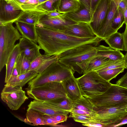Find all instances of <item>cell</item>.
<instances>
[{"label": "cell", "mask_w": 127, "mask_h": 127, "mask_svg": "<svg viewBox=\"0 0 127 127\" xmlns=\"http://www.w3.org/2000/svg\"><path fill=\"white\" fill-rule=\"evenodd\" d=\"M37 41L44 54L58 55L67 50L87 43L100 42L103 40L96 36L79 38L64 32L43 27H36Z\"/></svg>", "instance_id": "cell-1"}, {"label": "cell", "mask_w": 127, "mask_h": 127, "mask_svg": "<svg viewBox=\"0 0 127 127\" xmlns=\"http://www.w3.org/2000/svg\"><path fill=\"white\" fill-rule=\"evenodd\" d=\"M99 42L87 43L76 47L63 52L58 56L60 63L76 71L83 73L77 64L80 63L96 55V47Z\"/></svg>", "instance_id": "cell-2"}, {"label": "cell", "mask_w": 127, "mask_h": 127, "mask_svg": "<svg viewBox=\"0 0 127 127\" xmlns=\"http://www.w3.org/2000/svg\"><path fill=\"white\" fill-rule=\"evenodd\" d=\"M75 72L58 60L28 83V88L37 87L53 82H60L74 75Z\"/></svg>", "instance_id": "cell-3"}, {"label": "cell", "mask_w": 127, "mask_h": 127, "mask_svg": "<svg viewBox=\"0 0 127 127\" xmlns=\"http://www.w3.org/2000/svg\"><path fill=\"white\" fill-rule=\"evenodd\" d=\"M76 79L82 95L87 98L103 94L112 84L103 78L95 71L83 74Z\"/></svg>", "instance_id": "cell-4"}, {"label": "cell", "mask_w": 127, "mask_h": 127, "mask_svg": "<svg viewBox=\"0 0 127 127\" xmlns=\"http://www.w3.org/2000/svg\"><path fill=\"white\" fill-rule=\"evenodd\" d=\"M12 22L0 25V71L6 63L16 42L22 37Z\"/></svg>", "instance_id": "cell-5"}, {"label": "cell", "mask_w": 127, "mask_h": 127, "mask_svg": "<svg viewBox=\"0 0 127 127\" xmlns=\"http://www.w3.org/2000/svg\"><path fill=\"white\" fill-rule=\"evenodd\" d=\"M95 106L106 108L127 105V89L112 84L104 93L88 98Z\"/></svg>", "instance_id": "cell-6"}, {"label": "cell", "mask_w": 127, "mask_h": 127, "mask_svg": "<svg viewBox=\"0 0 127 127\" xmlns=\"http://www.w3.org/2000/svg\"><path fill=\"white\" fill-rule=\"evenodd\" d=\"M27 94L34 100L46 101L67 96L62 82H53L30 88H27Z\"/></svg>", "instance_id": "cell-7"}, {"label": "cell", "mask_w": 127, "mask_h": 127, "mask_svg": "<svg viewBox=\"0 0 127 127\" xmlns=\"http://www.w3.org/2000/svg\"><path fill=\"white\" fill-rule=\"evenodd\" d=\"M127 105L106 108L95 106L94 110L97 115L93 119L94 121L101 123L105 127H114L127 115V112L125 110Z\"/></svg>", "instance_id": "cell-8"}, {"label": "cell", "mask_w": 127, "mask_h": 127, "mask_svg": "<svg viewBox=\"0 0 127 127\" xmlns=\"http://www.w3.org/2000/svg\"><path fill=\"white\" fill-rule=\"evenodd\" d=\"M1 98L12 110L18 109L28 97L20 86H4L1 93Z\"/></svg>", "instance_id": "cell-9"}, {"label": "cell", "mask_w": 127, "mask_h": 127, "mask_svg": "<svg viewBox=\"0 0 127 127\" xmlns=\"http://www.w3.org/2000/svg\"><path fill=\"white\" fill-rule=\"evenodd\" d=\"M24 11L15 0H0V25L15 22Z\"/></svg>", "instance_id": "cell-10"}, {"label": "cell", "mask_w": 127, "mask_h": 127, "mask_svg": "<svg viewBox=\"0 0 127 127\" xmlns=\"http://www.w3.org/2000/svg\"><path fill=\"white\" fill-rule=\"evenodd\" d=\"M77 23L66 16L64 14L56 17H50L46 14L39 20L36 26L63 32L65 27Z\"/></svg>", "instance_id": "cell-11"}, {"label": "cell", "mask_w": 127, "mask_h": 127, "mask_svg": "<svg viewBox=\"0 0 127 127\" xmlns=\"http://www.w3.org/2000/svg\"><path fill=\"white\" fill-rule=\"evenodd\" d=\"M110 2L111 0H100L93 12L90 24L96 35L106 17Z\"/></svg>", "instance_id": "cell-12"}, {"label": "cell", "mask_w": 127, "mask_h": 127, "mask_svg": "<svg viewBox=\"0 0 127 127\" xmlns=\"http://www.w3.org/2000/svg\"><path fill=\"white\" fill-rule=\"evenodd\" d=\"M63 32L79 38L93 37L97 36L90 24L84 22L78 23L66 26Z\"/></svg>", "instance_id": "cell-13"}, {"label": "cell", "mask_w": 127, "mask_h": 127, "mask_svg": "<svg viewBox=\"0 0 127 127\" xmlns=\"http://www.w3.org/2000/svg\"><path fill=\"white\" fill-rule=\"evenodd\" d=\"M118 8L113 0H111L110 4L106 17L96 35L104 39L118 32L113 30L111 25L113 20L118 11Z\"/></svg>", "instance_id": "cell-14"}, {"label": "cell", "mask_w": 127, "mask_h": 127, "mask_svg": "<svg viewBox=\"0 0 127 127\" xmlns=\"http://www.w3.org/2000/svg\"><path fill=\"white\" fill-rule=\"evenodd\" d=\"M18 44L20 54L31 62L41 54L39 46L26 38L22 37L19 39Z\"/></svg>", "instance_id": "cell-15"}, {"label": "cell", "mask_w": 127, "mask_h": 127, "mask_svg": "<svg viewBox=\"0 0 127 127\" xmlns=\"http://www.w3.org/2000/svg\"><path fill=\"white\" fill-rule=\"evenodd\" d=\"M32 109L43 114L51 115L60 114H68L70 112L60 109L45 101L34 100L28 105Z\"/></svg>", "instance_id": "cell-16"}, {"label": "cell", "mask_w": 127, "mask_h": 127, "mask_svg": "<svg viewBox=\"0 0 127 127\" xmlns=\"http://www.w3.org/2000/svg\"><path fill=\"white\" fill-rule=\"evenodd\" d=\"M57 59V55L41 54L31 62L29 71H35L40 74Z\"/></svg>", "instance_id": "cell-17"}, {"label": "cell", "mask_w": 127, "mask_h": 127, "mask_svg": "<svg viewBox=\"0 0 127 127\" xmlns=\"http://www.w3.org/2000/svg\"><path fill=\"white\" fill-rule=\"evenodd\" d=\"M93 13L90 9L81 3L80 7L78 10L64 14L66 16L77 23L84 22L90 24Z\"/></svg>", "instance_id": "cell-18"}, {"label": "cell", "mask_w": 127, "mask_h": 127, "mask_svg": "<svg viewBox=\"0 0 127 127\" xmlns=\"http://www.w3.org/2000/svg\"><path fill=\"white\" fill-rule=\"evenodd\" d=\"M67 96L72 101L80 99L83 96L77 79L73 75L62 82Z\"/></svg>", "instance_id": "cell-19"}, {"label": "cell", "mask_w": 127, "mask_h": 127, "mask_svg": "<svg viewBox=\"0 0 127 127\" xmlns=\"http://www.w3.org/2000/svg\"><path fill=\"white\" fill-rule=\"evenodd\" d=\"M109 59L105 57L95 55L77 64L84 74L93 71Z\"/></svg>", "instance_id": "cell-20"}, {"label": "cell", "mask_w": 127, "mask_h": 127, "mask_svg": "<svg viewBox=\"0 0 127 127\" xmlns=\"http://www.w3.org/2000/svg\"><path fill=\"white\" fill-rule=\"evenodd\" d=\"M15 23L16 28L22 37L37 44L36 25L18 21H15Z\"/></svg>", "instance_id": "cell-21"}, {"label": "cell", "mask_w": 127, "mask_h": 127, "mask_svg": "<svg viewBox=\"0 0 127 127\" xmlns=\"http://www.w3.org/2000/svg\"><path fill=\"white\" fill-rule=\"evenodd\" d=\"M96 56L105 57L112 60H123L124 55L120 50L113 49L110 46L99 45L96 47Z\"/></svg>", "instance_id": "cell-22"}, {"label": "cell", "mask_w": 127, "mask_h": 127, "mask_svg": "<svg viewBox=\"0 0 127 127\" xmlns=\"http://www.w3.org/2000/svg\"><path fill=\"white\" fill-rule=\"evenodd\" d=\"M38 74L36 71H29L25 73L18 75L11 80L8 81L4 86H20L23 87Z\"/></svg>", "instance_id": "cell-23"}, {"label": "cell", "mask_w": 127, "mask_h": 127, "mask_svg": "<svg viewBox=\"0 0 127 127\" xmlns=\"http://www.w3.org/2000/svg\"><path fill=\"white\" fill-rule=\"evenodd\" d=\"M47 12L34 10L24 11L16 21L36 25L39 20Z\"/></svg>", "instance_id": "cell-24"}, {"label": "cell", "mask_w": 127, "mask_h": 127, "mask_svg": "<svg viewBox=\"0 0 127 127\" xmlns=\"http://www.w3.org/2000/svg\"><path fill=\"white\" fill-rule=\"evenodd\" d=\"M80 4L78 0H60L57 10L61 14H66L76 11Z\"/></svg>", "instance_id": "cell-25"}, {"label": "cell", "mask_w": 127, "mask_h": 127, "mask_svg": "<svg viewBox=\"0 0 127 127\" xmlns=\"http://www.w3.org/2000/svg\"><path fill=\"white\" fill-rule=\"evenodd\" d=\"M20 54L18 43L15 45V47L10 54L5 64L6 74L4 82L8 81L12 74L17 58Z\"/></svg>", "instance_id": "cell-26"}, {"label": "cell", "mask_w": 127, "mask_h": 127, "mask_svg": "<svg viewBox=\"0 0 127 127\" xmlns=\"http://www.w3.org/2000/svg\"><path fill=\"white\" fill-rule=\"evenodd\" d=\"M104 41L113 49L125 51V44L122 33L117 32L104 39Z\"/></svg>", "instance_id": "cell-27"}, {"label": "cell", "mask_w": 127, "mask_h": 127, "mask_svg": "<svg viewBox=\"0 0 127 127\" xmlns=\"http://www.w3.org/2000/svg\"><path fill=\"white\" fill-rule=\"evenodd\" d=\"M45 101L70 113L73 109L72 101L67 96Z\"/></svg>", "instance_id": "cell-28"}, {"label": "cell", "mask_w": 127, "mask_h": 127, "mask_svg": "<svg viewBox=\"0 0 127 127\" xmlns=\"http://www.w3.org/2000/svg\"><path fill=\"white\" fill-rule=\"evenodd\" d=\"M73 109H79L96 113L94 110L95 106L88 98L82 96L80 99L72 101Z\"/></svg>", "instance_id": "cell-29"}, {"label": "cell", "mask_w": 127, "mask_h": 127, "mask_svg": "<svg viewBox=\"0 0 127 127\" xmlns=\"http://www.w3.org/2000/svg\"><path fill=\"white\" fill-rule=\"evenodd\" d=\"M43 114L38 111L28 108L26 114L27 120L34 126L45 125L43 117Z\"/></svg>", "instance_id": "cell-30"}, {"label": "cell", "mask_w": 127, "mask_h": 127, "mask_svg": "<svg viewBox=\"0 0 127 127\" xmlns=\"http://www.w3.org/2000/svg\"><path fill=\"white\" fill-rule=\"evenodd\" d=\"M31 62L23 55L20 54L17 59L15 65L18 75L29 71Z\"/></svg>", "instance_id": "cell-31"}, {"label": "cell", "mask_w": 127, "mask_h": 127, "mask_svg": "<svg viewBox=\"0 0 127 127\" xmlns=\"http://www.w3.org/2000/svg\"><path fill=\"white\" fill-rule=\"evenodd\" d=\"M123 67L126 68L123 60L114 61L109 59L93 71L97 72L106 70Z\"/></svg>", "instance_id": "cell-32"}, {"label": "cell", "mask_w": 127, "mask_h": 127, "mask_svg": "<svg viewBox=\"0 0 127 127\" xmlns=\"http://www.w3.org/2000/svg\"><path fill=\"white\" fill-rule=\"evenodd\" d=\"M125 68V67L118 68L102 71L97 73L103 78L110 82L120 73L123 72Z\"/></svg>", "instance_id": "cell-33"}, {"label": "cell", "mask_w": 127, "mask_h": 127, "mask_svg": "<svg viewBox=\"0 0 127 127\" xmlns=\"http://www.w3.org/2000/svg\"><path fill=\"white\" fill-rule=\"evenodd\" d=\"M59 0H48L37 5L36 9L46 12L57 10V6Z\"/></svg>", "instance_id": "cell-34"}, {"label": "cell", "mask_w": 127, "mask_h": 127, "mask_svg": "<svg viewBox=\"0 0 127 127\" xmlns=\"http://www.w3.org/2000/svg\"><path fill=\"white\" fill-rule=\"evenodd\" d=\"M124 24L125 21L123 12L120 9H118L117 12L112 22V28L114 30L118 31Z\"/></svg>", "instance_id": "cell-35"}, {"label": "cell", "mask_w": 127, "mask_h": 127, "mask_svg": "<svg viewBox=\"0 0 127 127\" xmlns=\"http://www.w3.org/2000/svg\"><path fill=\"white\" fill-rule=\"evenodd\" d=\"M70 113V116L75 122L82 124H87L94 121L93 118L90 116Z\"/></svg>", "instance_id": "cell-36"}, {"label": "cell", "mask_w": 127, "mask_h": 127, "mask_svg": "<svg viewBox=\"0 0 127 127\" xmlns=\"http://www.w3.org/2000/svg\"><path fill=\"white\" fill-rule=\"evenodd\" d=\"M39 5L37 0H28L20 5L24 11L32 10L35 9Z\"/></svg>", "instance_id": "cell-37"}, {"label": "cell", "mask_w": 127, "mask_h": 127, "mask_svg": "<svg viewBox=\"0 0 127 127\" xmlns=\"http://www.w3.org/2000/svg\"><path fill=\"white\" fill-rule=\"evenodd\" d=\"M54 115L43 114V117L45 125H55L58 124Z\"/></svg>", "instance_id": "cell-38"}, {"label": "cell", "mask_w": 127, "mask_h": 127, "mask_svg": "<svg viewBox=\"0 0 127 127\" xmlns=\"http://www.w3.org/2000/svg\"><path fill=\"white\" fill-rule=\"evenodd\" d=\"M70 113L89 116L92 117L93 119L97 115L96 113L77 109H72Z\"/></svg>", "instance_id": "cell-39"}, {"label": "cell", "mask_w": 127, "mask_h": 127, "mask_svg": "<svg viewBox=\"0 0 127 127\" xmlns=\"http://www.w3.org/2000/svg\"><path fill=\"white\" fill-rule=\"evenodd\" d=\"M118 9L123 12L127 6V0H113Z\"/></svg>", "instance_id": "cell-40"}, {"label": "cell", "mask_w": 127, "mask_h": 127, "mask_svg": "<svg viewBox=\"0 0 127 127\" xmlns=\"http://www.w3.org/2000/svg\"><path fill=\"white\" fill-rule=\"evenodd\" d=\"M116 84L127 89V72L116 82Z\"/></svg>", "instance_id": "cell-41"}, {"label": "cell", "mask_w": 127, "mask_h": 127, "mask_svg": "<svg viewBox=\"0 0 127 127\" xmlns=\"http://www.w3.org/2000/svg\"><path fill=\"white\" fill-rule=\"evenodd\" d=\"M54 116L58 124L66 121L68 118L67 115L63 114L54 115Z\"/></svg>", "instance_id": "cell-42"}, {"label": "cell", "mask_w": 127, "mask_h": 127, "mask_svg": "<svg viewBox=\"0 0 127 127\" xmlns=\"http://www.w3.org/2000/svg\"><path fill=\"white\" fill-rule=\"evenodd\" d=\"M82 125L89 127H105L104 125L101 123L95 122H92L89 123L87 124H82Z\"/></svg>", "instance_id": "cell-43"}, {"label": "cell", "mask_w": 127, "mask_h": 127, "mask_svg": "<svg viewBox=\"0 0 127 127\" xmlns=\"http://www.w3.org/2000/svg\"><path fill=\"white\" fill-rule=\"evenodd\" d=\"M124 38L125 46V51L127 52V26L126 27L124 32L122 33Z\"/></svg>", "instance_id": "cell-44"}, {"label": "cell", "mask_w": 127, "mask_h": 127, "mask_svg": "<svg viewBox=\"0 0 127 127\" xmlns=\"http://www.w3.org/2000/svg\"><path fill=\"white\" fill-rule=\"evenodd\" d=\"M62 14L57 10L48 12L46 14L47 15L51 17H57L61 15Z\"/></svg>", "instance_id": "cell-45"}, {"label": "cell", "mask_w": 127, "mask_h": 127, "mask_svg": "<svg viewBox=\"0 0 127 127\" xmlns=\"http://www.w3.org/2000/svg\"><path fill=\"white\" fill-rule=\"evenodd\" d=\"M80 3L91 10V0H78Z\"/></svg>", "instance_id": "cell-46"}, {"label": "cell", "mask_w": 127, "mask_h": 127, "mask_svg": "<svg viewBox=\"0 0 127 127\" xmlns=\"http://www.w3.org/2000/svg\"><path fill=\"white\" fill-rule=\"evenodd\" d=\"M18 75V74L15 64L11 75L8 81L11 80L13 78Z\"/></svg>", "instance_id": "cell-47"}, {"label": "cell", "mask_w": 127, "mask_h": 127, "mask_svg": "<svg viewBox=\"0 0 127 127\" xmlns=\"http://www.w3.org/2000/svg\"><path fill=\"white\" fill-rule=\"evenodd\" d=\"M100 0H91V10L93 12H94L97 3Z\"/></svg>", "instance_id": "cell-48"}, {"label": "cell", "mask_w": 127, "mask_h": 127, "mask_svg": "<svg viewBox=\"0 0 127 127\" xmlns=\"http://www.w3.org/2000/svg\"><path fill=\"white\" fill-rule=\"evenodd\" d=\"M127 124V115L122 119L120 123L115 125L114 127H120Z\"/></svg>", "instance_id": "cell-49"}, {"label": "cell", "mask_w": 127, "mask_h": 127, "mask_svg": "<svg viewBox=\"0 0 127 127\" xmlns=\"http://www.w3.org/2000/svg\"><path fill=\"white\" fill-rule=\"evenodd\" d=\"M124 18L125 24L126 27L127 26V6L123 11Z\"/></svg>", "instance_id": "cell-50"}, {"label": "cell", "mask_w": 127, "mask_h": 127, "mask_svg": "<svg viewBox=\"0 0 127 127\" xmlns=\"http://www.w3.org/2000/svg\"><path fill=\"white\" fill-rule=\"evenodd\" d=\"M16 3L20 6L28 0H15Z\"/></svg>", "instance_id": "cell-51"}, {"label": "cell", "mask_w": 127, "mask_h": 127, "mask_svg": "<svg viewBox=\"0 0 127 127\" xmlns=\"http://www.w3.org/2000/svg\"><path fill=\"white\" fill-rule=\"evenodd\" d=\"M123 60L125 63L126 68L127 69V52L126 53L125 55H124Z\"/></svg>", "instance_id": "cell-52"}, {"label": "cell", "mask_w": 127, "mask_h": 127, "mask_svg": "<svg viewBox=\"0 0 127 127\" xmlns=\"http://www.w3.org/2000/svg\"><path fill=\"white\" fill-rule=\"evenodd\" d=\"M39 2V5L49 0H37Z\"/></svg>", "instance_id": "cell-53"}, {"label": "cell", "mask_w": 127, "mask_h": 127, "mask_svg": "<svg viewBox=\"0 0 127 127\" xmlns=\"http://www.w3.org/2000/svg\"><path fill=\"white\" fill-rule=\"evenodd\" d=\"M125 110L127 112V105L126 107Z\"/></svg>", "instance_id": "cell-54"}, {"label": "cell", "mask_w": 127, "mask_h": 127, "mask_svg": "<svg viewBox=\"0 0 127 127\" xmlns=\"http://www.w3.org/2000/svg\"><path fill=\"white\" fill-rule=\"evenodd\" d=\"M5 0L6 1H9L10 0Z\"/></svg>", "instance_id": "cell-55"}]
</instances>
